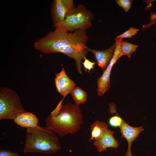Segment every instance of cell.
<instances>
[{
	"instance_id": "1",
	"label": "cell",
	"mask_w": 156,
	"mask_h": 156,
	"mask_svg": "<svg viewBox=\"0 0 156 156\" xmlns=\"http://www.w3.org/2000/svg\"><path fill=\"white\" fill-rule=\"evenodd\" d=\"M88 39L86 30L70 31L60 26L36 40L33 46L35 49L44 54L60 53L73 59L77 71L82 75V61L90 51L87 44Z\"/></svg>"
},
{
	"instance_id": "2",
	"label": "cell",
	"mask_w": 156,
	"mask_h": 156,
	"mask_svg": "<svg viewBox=\"0 0 156 156\" xmlns=\"http://www.w3.org/2000/svg\"><path fill=\"white\" fill-rule=\"evenodd\" d=\"M46 126L61 137L74 134L83 124V117L79 105L68 102L62 104L59 114L55 117L49 115L45 119Z\"/></svg>"
},
{
	"instance_id": "3",
	"label": "cell",
	"mask_w": 156,
	"mask_h": 156,
	"mask_svg": "<svg viewBox=\"0 0 156 156\" xmlns=\"http://www.w3.org/2000/svg\"><path fill=\"white\" fill-rule=\"evenodd\" d=\"M23 152L53 154L60 150L56 133L51 128L38 125L27 128Z\"/></svg>"
},
{
	"instance_id": "4",
	"label": "cell",
	"mask_w": 156,
	"mask_h": 156,
	"mask_svg": "<svg viewBox=\"0 0 156 156\" xmlns=\"http://www.w3.org/2000/svg\"><path fill=\"white\" fill-rule=\"evenodd\" d=\"M25 112L17 93L8 87L0 88V120H14Z\"/></svg>"
},
{
	"instance_id": "5",
	"label": "cell",
	"mask_w": 156,
	"mask_h": 156,
	"mask_svg": "<svg viewBox=\"0 0 156 156\" xmlns=\"http://www.w3.org/2000/svg\"><path fill=\"white\" fill-rule=\"evenodd\" d=\"M94 18L93 13L82 4L74 7L67 13L61 26L68 31L78 29L86 30L92 26Z\"/></svg>"
},
{
	"instance_id": "6",
	"label": "cell",
	"mask_w": 156,
	"mask_h": 156,
	"mask_svg": "<svg viewBox=\"0 0 156 156\" xmlns=\"http://www.w3.org/2000/svg\"><path fill=\"white\" fill-rule=\"evenodd\" d=\"M75 6L73 0H53L51 8L53 26H61L68 12Z\"/></svg>"
},
{
	"instance_id": "7",
	"label": "cell",
	"mask_w": 156,
	"mask_h": 156,
	"mask_svg": "<svg viewBox=\"0 0 156 156\" xmlns=\"http://www.w3.org/2000/svg\"><path fill=\"white\" fill-rule=\"evenodd\" d=\"M55 75L54 81L56 90L61 95L65 97L70 93L75 87V83L68 76L62 66L60 71L55 73Z\"/></svg>"
},
{
	"instance_id": "8",
	"label": "cell",
	"mask_w": 156,
	"mask_h": 156,
	"mask_svg": "<svg viewBox=\"0 0 156 156\" xmlns=\"http://www.w3.org/2000/svg\"><path fill=\"white\" fill-rule=\"evenodd\" d=\"M114 131L107 128L104 130L99 137L94 141L93 144L96 147L99 152L107 150L108 148L117 149L119 147L118 141L114 136Z\"/></svg>"
},
{
	"instance_id": "9",
	"label": "cell",
	"mask_w": 156,
	"mask_h": 156,
	"mask_svg": "<svg viewBox=\"0 0 156 156\" xmlns=\"http://www.w3.org/2000/svg\"><path fill=\"white\" fill-rule=\"evenodd\" d=\"M114 43L109 48L103 50L90 49L95 59L96 63L104 72L107 68L113 57L116 48Z\"/></svg>"
},
{
	"instance_id": "10",
	"label": "cell",
	"mask_w": 156,
	"mask_h": 156,
	"mask_svg": "<svg viewBox=\"0 0 156 156\" xmlns=\"http://www.w3.org/2000/svg\"><path fill=\"white\" fill-rule=\"evenodd\" d=\"M143 127V126L138 127H132L123 120L122 125L119 127L122 137L125 138L128 142V148L125 156H132L131 151L132 143L144 130L142 128Z\"/></svg>"
},
{
	"instance_id": "11",
	"label": "cell",
	"mask_w": 156,
	"mask_h": 156,
	"mask_svg": "<svg viewBox=\"0 0 156 156\" xmlns=\"http://www.w3.org/2000/svg\"><path fill=\"white\" fill-rule=\"evenodd\" d=\"M14 122L21 127L27 128L35 127L38 123L36 115L29 112H25L18 114L13 120Z\"/></svg>"
},
{
	"instance_id": "12",
	"label": "cell",
	"mask_w": 156,
	"mask_h": 156,
	"mask_svg": "<svg viewBox=\"0 0 156 156\" xmlns=\"http://www.w3.org/2000/svg\"><path fill=\"white\" fill-rule=\"evenodd\" d=\"M107 128H108V125L105 122L98 120L95 121L90 126L91 137L90 141L98 138L104 130Z\"/></svg>"
},
{
	"instance_id": "13",
	"label": "cell",
	"mask_w": 156,
	"mask_h": 156,
	"mask_svg": "<svg viewBox=\"0 0 156 156\" xmlns=\"http://www.w3.org/2000/svg\"><path fill=\"white\" fill-rule=\"evenodd\" d=\"M70 94L75 104L77 105L85 103L87 101V93L83 89L79 86H75L72 90Z\"/></svg>"
},
{
	"instance_id": "14",
	"label": "cell",
	"mask_w": 156,
	"mask_h": 156,
	"mask_svg": "<svg viewBox=\"0 0 156 156\" xmlns=\"http://www.w3.org/2000/svg\"><path fill=\"white\" fill-rule=\"evenodd\" d=\"M138 47L137 45L122 40L120 43V49L123 55H126L129 58L131 54L135 51Z\"/></svg>"
},
{
	"instance_id": "15",
	"label": "cell",
	"mask_w": 156,
	"mask_h": 156,
	"mask_svg": "<svg viewBox=\"0 0 156 156\" xmlns=\"http://www.w3.org/2000/svg\"><path fill=\"white\" fill-rule=\"evenodd\" d=\"M111 72L105 70L101 76L98 79L97 81L99 83L106 86L110 85V77Z\"/></svg>"
},
{
	"instance_id": "16",
	"label": "cell",
	"mask_w": 156,
	"mask_h": 156,
	"mask_svg": "<svg viewBox=\"0 0 156 156\" xmlns=\"http://www.w3.org/2000/svg\"><path fill=\"white\" fill-rule=\"evenodd\" d=\"M139 30L137 29L132 27H130L128 30L117 36L116 38L122 39L124 38H131L137 33Z\"/></svg>"
},
{
	"instance_id": "17",
	"label": "cell",
	"mask_w": 156,
	"mask_h": 156,
	"mask_svg": "<svg viewBox=\"0 0 156 156\" xmlns=\"http://www.w3.org/2000/svg\"><path fill=\"white\" fill-rule=\"evenodd\" d=\"M123 120L118 115H115L111 117L108 121L109 125L114 127H119L122 125Z\"/></svg>"
},
{
	"instance_id": "18",
	"label": "cell",
	"mask_w": 156,
	"mask_h": 156,
	"mask_svg": "<svg viewBox=\"0 0 156 156\" xmlns=\"http://www.w3.org/2000/svg\"><path fill=\"white\" fill-rule=\"evenodd\" d=\"M132 0H116L117 4L123 9L126 12H127L130 8L132 3Z\"/></svg>"
},
{
	"instance_id": "19",
	"label": "cell",
	"mask_w": 156,
	"mask_h": 156,
	"mask_svg": "<svg viewBox=\"0 0 156 156\" xmlns=\"http://www.w3.org/2000/svg\"><path fill=\"white\" fill-rule=\"evenodd\" d=\"M84 61L82 62L83 65V68L85 71H88L90 73V71L92 69L94 68V66L96 63V62H92L86 57L84 58Z\"/></svg>"
},
{
	"instance_id": "20",
	"label": "cell",
	"mask_w": 156,
	"mask_h": 156,
	"mask_svg": "<svg viewBox=\"0 0 156 156\" xmlns=\"http://www.w3.org/2000/svg\"><path fill=\"white\" fill-rule=\"evenodd\" d=\"M65 97H64L61 100L55 109L50 114L49 116L51 117H55L58 115L62 106V102Z\"/></svg>"
},
{
	"instance_id": "21",
	"label": "cell",
	"mask_w": 156,
	"mask_h": 156,
	"mask_svg": "<svg viewBox=\"0 0 156 156\" xmlns=\"http://www.w3.org/2000/svg\"><path fill=\"white\" fill-rule=\"evenodd\" d=\"M19 154L17 152H12L5 149L0 151V156H19Z\"/></svg>"
},
{
	"instance_id": "22",
	"label": "cell",
	"mask_w": 156,
	"mask_h": 156,
	"mask_svg": "<svg viewBox=\"0 0 156 156\" xmlns=\"http://www.w3.org/2000/svg\"><path fill=\"white\" fill-rule=\"evenodd\" d=\"M151 23L152 25L156 23V20H155V18L153 19L151 21Z\"/></svg>"
}]
</instances>
